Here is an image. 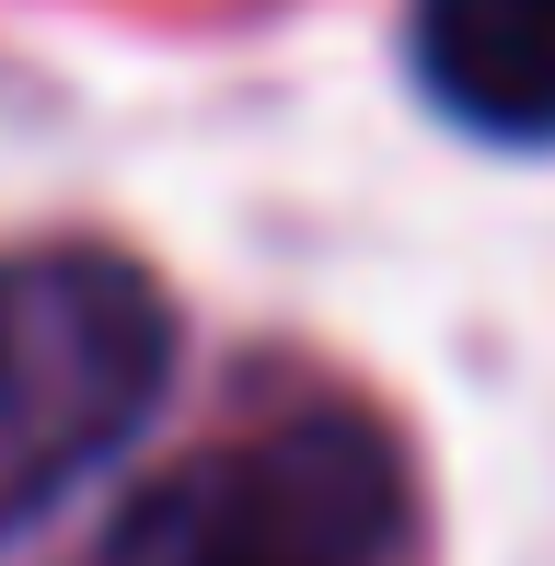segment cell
<instances>
[{"instance_id":"obj_1","label":"cell","mask_w":555,"mask_h":566,"mask_svg":"<svg viewBox=\"0 0 555 566\" xmlns=\"http://www.w3.org/2000/svg\"><path fill=\"white\" fill-rule=\"evenodd\" d=\"M93 566H417V474L359 405H301L163 462Z\"/></svg>"},{"instance_id":"obj_3","label":"cell","mask_w":555,"mask_h":566,"mask_svg":"<svg viewBox=\"0 0 555 566\" xmlns=\"http://www.w3.org/2000/svg\"><path fill=\"white\" fill-rule=\"evenodd\" d=\"M417 82L474 139H555V0H417Z\"/></svg>"},{"instance_id":"obj_2","label":"cell","mask_w":555,"mask_h":566,"mask_svg":"<svg viewBox=\"0 0 555 566\" xmlns=\"http://www.w3.org/2000/svg\"><path fill=\"white\" fill-rule=\"evenodd\" d=\"M174 370V301L116 243L0 254V544L139 440Z\"/></svg>"}]
</instances>
